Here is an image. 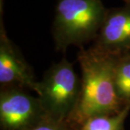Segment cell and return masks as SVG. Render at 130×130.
<instances>
[{
	"label": "cell",
	"mask_w": 130,
	"mask_h": 130,
	"mask_svg": "<svg viewBox=\"0 0 130 130\" xmlns=\"http://www.w3.org/2000/svg\"><path fill=\"white\" fill-rule=\"evenodd\" d=\"M28 130H73L64 121H56L47 116H44L40 121Z\"/></svg>",
	"instance_id": "cell-9"
},
{
	"label": "cell",
	"mask_w": 130,
	"mask_h": 130,
	"mask_svg": "<svg viewBox=\"0 0 130 130\" xmlns=\"http://www.w3.org/2000/svg\"><path fill=\"white\" fill-rule=\"evenodd\" d=\"M124 2H125V5L130 6V0H124Z\"/></svg>",
	"instance_id": "cell-11"
},
{
	"label": "cell",
	"mask_w": 130,
	"mask_h": 130,
	"mask_svg": "<svg viewBox=\"0 0 130 130\" xmlns=\"http://www.w3.org/2000/svg\"><path fill=\"white\" fill-rule=\"evenodd\" d=\"M1 89L0 123L3 130H28L46 116L38 98L24 88Z\"/></svg>",
	"instance_id": "cell-4"
},
{
	"label": "cell",
	"mask_w": 130,
	"mask_h": 130,
	"mask_svg": "<svg viewBox=\"0 0 130 130\" xmlns=\"http://www.w3.org/2000/svg\"><path fill=\"white\" fill-rule=\"evenodd\" d=\"M129 52H130V51H129Z\"/></svg>",
	"instance_id": "cell-12"
},
{
	"label": "cell",
	"mask_w": 130,
	"mask_h": 130,
	"mask_svg": "<svg viewBox=\"0 0 130 130\" xmlns=\"http://www.w3.org/2000/svg\"><path fill=\"white\" fill-rule=\"evenodd\" d=\"M130 111V103L117 113L90 118L77 130H124V125Z\"/></svg>",
	"instance_id": "cell-7"
},
{
	"label": "cell",
	"mask_w": 130,
	"mask_h": 130,
	"mask_svg": "<svg viewBox=\"0 0 130 130\" xmlns=\"http://www.w3.org/2000/svg\"><path fill=\"white\" fill-rule=\"evenodd\" d=\"M116 93L121 101L130 103V52L119 55L114 70Z\"/></svg>",
	"instance_id": "cell-8"
},
{
	"label": "cell",
	"mask_w": 130,
	"mask_h": 130,
	"mask_svg": "<svg viewBox=\"0 0 130 130\" xmlns=\"http://www.w3.org/2000/svg\"><path fill=\"white\" fill-rule=\"evenodd\" d=\"M107 9L102 0H57L52 35L56 48H82L96 38Z\"/></svg>",
	"instance_id": "cell-2"
},
{
	"label": "cell",
	"mask_w": 130,
	"mask_h": 130,
	"mask_svg": "<svg viewBox=\"0 0 130 130\" xmlns=\"http://www.w3.org/2000/svg\"><path fill=\"white\" fill-rule=\"evenodd\" d=\"M3 7H4V0H0V17H2Z\"/></svg>",
	"instance_id": "cell-10"
},
{
	"label": "cell",
	"mask_w": 130,
	"mask_h": 130,
	"mask_svg": "<svg viewBox=\"0 0 130 130\" xmlns=\"http://www.w3.org/2000/svg\"><path fill=\"white\" fill-rule=\"evenodd\" d=\"M80 89L81 78L72 63L64 58L52 65L39 82L37 93L45 115L67 122L77 106Z\"/></svg>",
	"instance_id": "cell-3"
},
{
	"label": "cell",
	"mask_w": 130,
	"mask_h": 130,
	"mask_svg": "<svg viewBox=\"0 0 130 130\" xmlns=\"http://www.w3.org/2000/svg\"><path fill=\"white\" fill-rule=\"evenodd\" d=\"M0 84L1 88H28L36 93L39 85L30 67L7 36L2 17H0Z\"/></svg>",
	"instance_id": "cell-5"
},
{
	"label": "cell",
	"mask_w": 130,
	"mask_h": 130,
	"mask_svg": "<svg viewBox=\"0 0 130 130\" xmlns=\"http://www.w3.org/2000/svg\"><path fill=\"white\" fill-rule=\"evenodd\" d=\"M117 55L94 46L80 48L77 54L82 77L79 99L67 124L77 130L86 120L94 116L117 113L129 103L116 93L114 70Z\"/></svg>",
	"instance_id": "cell-1"
},
{
	"label": "cell",
	"mask_w": 130,
	"mask_h": 130,
	"mask_svg": "<svg viewBox=\"0 0 130 130\" xmlns=\"http://www.w3.org/2000/svg\"><path fill=\"white\" fill-rule=\"evenodd\" d=\"M94 46L113 55L130 51V6L107 9Z\"/></svg>",
	"instance_id": "cell-6"
}]
</instances>
